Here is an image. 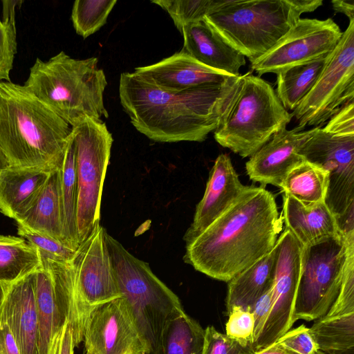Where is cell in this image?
<instances>
[{"label": "cell", "mask_w": 354, "mask_h": 354, "mask_svg": "<svg viewBox=\"0 0 354 354\" xmlns=\"http://www.w3.org/2000/svg\"><path fill=\"white\" fill-rule=\"evenodd\" d=\"M271 304L272 287L255 302L251 310L254 319L252 343L259 337L264 327L271 308Z\"/></svg>", "instance_id": "cell-41"}, {"label": "cell", "mask_w": 354, "mask_h": 354, "mask_svg": "<svg viewBox=\"0 0 354 354\" xmlns=\"http://www.w3.org/2000/svg\"><path fill=\"white\" fill-rule=\"evenodd\" d=\"M117 3L116 0H77L71 19L77 35L86 39L100 30Z\"/></svg>", "instance_id": "cell-32"}, {"label": "cell", "mask_w": 354, "mask_h": 354, "mask_svg": "<svg viewBox=\"0 0 354 354\" xmlns=\"http://www.w3.org/2000/svg\"><path fill=\"white\" fill-rule=\"evenodd\" d=\"M40 256L41 265L35 272L39 354H50L55 337L68 321L73 301L74 272L72 261Z\"/></svg>", "instance_id": "cell-14"}, {"label": "cell", "mask_w": 354, "mask_h": 354, "mask_svg": "<svg viewBox=\"0 0 354 354\" xmlns=\"http://www.w3.org/2000/svg\"><path fill=\"white\" fill-rule=\"evenodd\" d=\"M60 167L51 172L44 187L32 206L16 221L17 225L46 234L64 243Z\"/></svg>", "instance_id": "cell-24"}, {"label": "cell", "mask_w": 354, "mask_h": 354, "mask_svg": "<svg viewBox=\"0 0 354 354\" xmlns=\"http://www.w3.org/2000/svg\"><path fill=\"white\" fill-rule=\"evenodd\" d=\"M292 118L272 86L250 73L239 75L214 131L215 140L243 158L250 157Z\"/></svg>", "instance_id": "cell-5"}, {"label": "cell", "mask_w": 354, "mask_h": 354, "mask_svg": "<svg viewBox=\"0 0 354 354\" xmlns=\"http://www.w3.org/2000/svg\"><path fill=\"white\" fill-rule=\"evenodd\" d=\"M328 55L290 66L277 73L276 94L287 111H295L313 88Z\"/></svg>", "instance_id": "cell-26"}, {"label": "cell", "mask_w": 354, "mask_h": 354, "mask_svg": "<svg viewBox=\"0 0 354 354\" xmlns=\"http://www.w3.org/2000/svg\"><path fill=\"white\" fill-rule=\"evenodd\" d=\"M282 218L302 248L340 233L337 221L325 202L304 205L284 194Z\"/></svg>", "instance_id": "cell-23"}, {"label": "cell", "mask_w": 354, "mask_h": 354, "mask_svg": "<svg viewBox=\"0 0 354 354\" xmlns=\"http://www.w3.org/2000/svg\"><path fill=\"white\" fill-rule=\"evenodd\" d=\"M354 101V20L328 55L313 88L292 115L301 131L306 126L324 124L346 104Z\"/></svg>", "instance_id": "cell-12"}, {"label": "cell", "mask_w": 354, "mask_h": 354, "mask_svg": "<svg viewBox=\"0 0 354 354\" xmlns=\"http://www.w3.org/2000/svg\"><path fill=\"white\" fill-rule=\"evenodd\" d=\"M182 50L200 64L233 77L240 75L245 57L227 43L205 20L183 27Z\"/></svg>", "instance_id": "cell-21"}, {"label": "cell", "mask_w": 354, "mask_h": 354, "mask_svg": "<svg viewBox=\"0 0 354 354\" xmlns=\"http://www.w3.org/2000/svg\"><path fill=\"white\" fill-rule=\"evenodd\" d=\"M229 2L228 0H154L155 3L165 10L181 32L183 27L205 19Z\"/></svg>", "instance_id": "cell-33"}, {"label": "cell", "mask_w": 354, "mask_h": 354, "mask_svg": "<svg viewBox=\"0 0 354 354\" xmlns=\"http://www.w3.org/2000/svg\"><path fill=\"white\" fill-rule=\"evenodd\" d=\"M342 35L339 26L330 18H300L268 53L250 63V67L259 76L277 74L290 66L328 55Z\"/></svg>", "instance_id": "cell-15"}, {"label": "cell", "mask_w": 354, "mask_h": 354, "mask_svg": "<svg viewBox=\"0 0 354 354\" xmlns=\"http://www.w3.org/2000/svg\"><path fill=\"white\" fill-rule=\"evenodd\" d=\"M300 16L289 0H232L205 19L252 63L268 53Z\"/></svg>", "instance_id": "cell-7"}, {"label": "cell", "mask_w": 354, "mask_h": 354, "mask_svg": "<svg viewBox=\"0 0 354 354\" xmlns=\"http://www.w3.org/2000/svg\"><path fill=\"white\" fill-rule=\"evenodd\" d=\"M19 2L3 1V20H0V82H11L10 73L12 69L17 47L15 8Z\"/></svg>", "instance_id": "cell-34"}, {"label": "cell", "mask_w": 354, "mask_h": 354, "mask_svg": "<svg viewBox=\"0 0 354 354\" xmlns=\"http://www.w3.org/2000/svg\"><path fill=\"white\" fill-rule=\"evenodd\" d=\"M205 329L183 312L165 326L149 354H202Z\"/></svg>", "instance_id": "cell-27"}, {"label": "cell", "mask_w": 354, "mask_h": 354, "mask_svg": "<svg viewBox=\"0 0 354 354\" xmlns=\"http://www.w3.org/2000/svg\"><path fill=\"white\" fill-rule=\"evenodd\" d=\"M328 172L306 160L294 167L286 176L281 189L304 205L325 202Z\"/></svg>", "instance_id": "cell-29"}, {"label": "cell", "mask_w": 354, "mask_h": 354, "mask_svg": "<svg viewBox=\"0 0 354 354\" xmlns=\"http://www.w3.org/2000/svg\"><path fill=\"white\" fill-rule=\"evenodd\" d=\"M237 78L175 92L124 72L120 77L119 97L131 124L150 140L203 142L217 127Z\"/></svg>", "instance_id": "cell-2"}, {"label": "cell", "mask_w": 354, "mask_h": 354, "mask_svg": "<svg viewBox=\"0 0 354 354\" xmlns=\"http://www.w3.org/2000/svg\"><path fill=\"white\" fill-rule=\"evenodd\" d=\"M254 354H297L296 353L286 348L278 341L270 346L255 352Z\"/></svg>", "instance_id": "cell-46"}, {"label": "cell", "mask_w": 354, "mask_h": 354, "mask_svg": "<svg viewBox=\"0 0 354 354\" xmlns=\"http://www.w3.org/2000/svg\"><path fill=\"white\" fill-rule=\"evenodd\" d=\"M299 154L328 172L325 203L339 231L354 229V135H336L316 127Z\"/></svg>", "instance_id": "cell-11"}, {"label": "cell", "mask_w": 354, "mask_h": 354, "mask_svg": "<svg viewBox=\"0 0 354 354\" xmlns=\"http://www.w3.org/2000/svg\"><path fill=\"white\" fill-rule=\"evenodd\" d=\"M315 128L304 131L285 128L274 133L246 162L250 179L263 187L270 184L280 188L288 173L304 160L299 149Z\"/></svg>", "instance_id": "cell-17"}, {"label": "cell", "mask_w": 354, "mask_h": 354, "mask_svg": "<svg viewBox=\"0 0 354 354\" xmlns=\"http://www.w3.org/2000/svg\"><path fill=\"white\" fill-rule=\"evenodd\" d=\"M0 354H21L9 326L1 319H0Z\"/></svg>", "instance_id": "cell-43"}, {"label": "cell", "mask_w": 354, "mask_h": 354, "mask_svg": "<svg viewBox=\"0 0 354 354\" xmlns=\"http://www.w3.org/2000/svg\"><path fill=\"white\" fill-rule=\"evenodd\" d=\"M354 238L342 234L302 248L301 272L292 320L323 317L339 292Z\"/></svg>", "instance_id": "cell-8"}, {"label": "cell", "mask_w": 354, "mask_h": 354, "mask_svg": "<svg viewBox=\"0 0 354 354\" xmlns=\"http://www.w3.org/2000/svg\"><path fill=\"white\" fill-rule=\"evenodd\" d=\"M133 73L159 88L175 92L224 84L234 77L200 64L182 50L153 64L136 67Z\"/></svg>", "instance_id": "cell-20"}, {"label": "cell", "mask_w": 354, "mask_h": 354, "mask_svg": "<svg viewBox=\"0 0 354 354\" xmlns=\"http://www.w3.org/2000/svg\"><path fill=\"white\" fill-rule=\"evenodd\" d=\"M275 261L274 246L270 252L227 282V313L234 306L251 311L255 302L272 286Z\"/></svg>", "instance_id": "cell-25"}, {"label": "cell", "mask_w": 354, "mask_h": 354, "mask_svg": "<svg viewBox=\"0 0 354 354\" xmlns=\"http://www.w3.org/2000/svg\"><path fill=\"white\" fill-rule=\"evenodd\" d=\"M77 178L79 244L100 225L104 178L113 139L102 120L86 118L72 127Z\"/></svg>", "instance_id": "cell-9"}, {"label": "cell", "mask_w": 354, "mask_h": 354, "mask_svg": "<svg viewBox=\"0 0 354 354\" xmlns=\"http://www.w3.org/2000/svg\"><path fill=\"white\" fill-rule=\"evenodd\" d=\"M106 230L97 225L80 244L72 260L74 292L68 322L75 346L83 342L86 318L95 306L122 297L105 241Z\"/></svg>", "instance_id": "cell-10"}, {"label": "cell", "mask_w": 354, "mask_h": 354, "mask_svg": "<svg viewBox=\"0 0 354 354\" xmlns=\"http://www.w3.org/2000/svg\"><path fill=\"white\" fill-rule=\"evenodd\" d=\"M97 64V57L73 59L64 51L46 62L37 58L24 86L71 127L86 118H107L108 82Z\"/></svg>", "instance_id": "cell-4"}, {"label": "cell", "mask_w": 354, "mask_h": 354, "mask_svg": "<svg viewBox=\"0 0 354 354\" xmlns=\"http://www.w3.org/2000/svg\"><path fill=\"white\" fill-rule=\"evenodd\" d=\"M75 348L72 328L67 322L55 337L50 354H73Z\"/></svg>", "instance_id": "cell-42"}, {"label": "cell", "mask_w": 354, "mask_h": 354, "mask_svg": "<svg viewBox=\"0 0 354 354\" xmlns=\"http://www.w3.org/2000/svg\"><path fill=\"white\" fill-rule=\"evenodd\" d=\"M40 265L35 246L21 236L0 235V285L13 283Z\"/></svg>", "instance_id": "cell-28"}, {"label": "cell", "mask_w": 354, "mask_h": 354, "mask_svg": "<svg viewBox=\"0 0 354 354\" xmlns=\"http://www.w3.org/2000/svg\"><path fill=\"white\" fill-rule=\"evenodd\" d=\"M72 127L24 85L0 82V149L10 167L61 166Z\"/></svg>", "instance_id": "cell-3"}, {"label": "cell", "mask_w": 354, "mask_h": 354, "mask_svg": "<svg viewBox=\"0 0 354 354\" xmlns=\"http://www.w3.org/2000/svg\"><path fill=\"white\" fill-rule=\"evenodd\" d=\"M35 272L0 285V319L9 326L21 354H39Z\"/></svg>", "instance_id": "cell-18"}, {"label": "cell", "mask_w": 354, "mask_h": 354, "mask_svg": "<svg viewBox=\"0 0 354 354\" xmlns=\"http://www.w3.org/2000/svg\"><path fill=\"white\" fill-rule=\"evenodd\" d=\"M86 354H149L130 307L122 296L93 308L83 334Z\"/></svg>", "instance_id": "cell-16"}, {"label": "cell", "mask_w": 354, "mask_h": 354, "mask_svg": "<svg viewBox=\"0 0 354 354\" xmlns=\"http://www.w3.org/2000/svg\"><path fill=\"white\" fill-rule=\"evenodd\" d=\"M17 225L18 234L35 246L40 254L59 261L73 260L77 250L68 247L50 236L35 232L21 225Z\"/></svg>", "instance_id": "cell-35"}, {"label": "cell", "mask_w": 354, "mask_h": 354, "mask_svg": "<svg viewBox=\"0 0 354 354\" xmlns=\"http://www.w3.org/2000/svg\"><path fill=\"white\" fill-rule=\"evenodd\" d=\"M315 354H328V353H326L322 351H320V350H317V352L315 353Z\"/></svg>", "instance_id": "cell-48"}, {"label": "cell", "mask_w": 354, "mask_h": 354, "mask_svg": "<svg viewBox=\"0 0 354 354\" xmlns=\"http://www.w3.org/2000/svg\"><path fill=\"white\" fill-rule=\"evenodd\" d=\"M283 224L274 195L263 186H246L224 214L185 245L183 261L228 282L272 250Z\"/></svg>", "instance_id": "cell-1"}, {"label": "cell", "mask_w": 354, "mask_h": 354, "mask_svg": "<svg viewBox=\"0 0 354 354\" xmlns=\"http://www.w3.org/2000/svg\"><path fill=\"white\" fill-rule=\"evenodd\" d=\"M9 167H10V164H9L6 157L5 156V155L3 154V153L2 152V151L0 149V173L3 170L7 169Z\"/></svg>", "instance_id": "cell-47"}, {"label": "cell", "mask_w": 354, "mask_h": 354, "mask_svg": "<svg viewBox=\"0 0 354 354\" xmlns=\"http://www.w3.org/2000/svg\"><path fill=\"white\" fill-rule=\"evenodd\" d=\"M309 330L318 350L328 354H353L354 313L334 316L324 315Z\"/></svg>", "instance_id": "cell-31"}, {"label": "cell", "mask_w": 354, "mask_h": 354, "mask_svg": "<svg viewBox=\"0 0 354 354\" xmlns=\"http://www.w3.org/2000/svg\"><path fill=\"white\" fill-rule=\"evenodd\" d=\"M250 346H245L218 331L214 326L205 329L202 354H254Z\"/></svg>", "instance_id": "cell-38"}, {"label": "cell", "mask_w": 354, "mask_h": 354, "mask_svg": "<svg viewBox=\"0 0 354 354\" xmlns=\"http://www.w3.org/2000/svg\"><path fill=\"white\" fill-rule=\"evenodd\" d=\"M354 313V246L350 248L342 283L337 298L331 305L327 316L347 315Z\"/></svg>", "instance_id": "cell-36"}, {"label": "cell", "mask_w": 354, "mask_h": 354, "mask_svg": "<svg viewBox=\"0 0 354 354\" xmlns=\"http://www.w3.org/2000/svg\"><path fill=\"white\" fill-rule=\"evenodd\" d=\"M275 249L271 308L260 335L251 346L254 352L277 342L294 324L292 315L301 272L302 246L285 228L277 239Z\"/></svg>", "instance_id": "cell-13"}, {"label": "cell", "mask_w": 354, "mask_h": 354, "mask_svg": "<svg viewBox=\"0 0 354 354\" xmlns=\"http://www.w3.org/2000/svg\"><path fill=\"white\" fill-rule=\"evenodd\" d=\"M278 342L297 354H315L318 350L309 328L304 324L288 330Z\"/></svg>", "instance_id": "cell-39"}, {"label": "cell", "mask_w": 354, "mask_h": 354, "mask_svg": "<svg viewBox=\"0 0 354 354\" xmlns=\"http://www.w3.org/2000/svg\"><path fill=\"white\" fill-rule=\"evenodd\" d=\"M227 314L229 317L225 324V334L243 345L251 346L254 330L252 313L234 306Z\"/></svg>", "instance_id": "cell-37"}, {"label": "cell", "mask_w": 354, "mask_h": 354, "mask_svg": "<svg viewBox=\"0 0 354 354\" xmlns=\"http://www.w3.org/2000/svg\"><path fill=\"white\" fill-rule=\"evenodd\" d=\"M323 129L332 134L354 135V101L335 113Z\"/></svg>", "instance_id": "cell-40"}, {"label": "cell", "mask_w": 354, "mask_h": 354, "mask_svg": "<svg viewBox=\"0 0 354 354\" xmlns=\"http://www.w3.org/2000/svg\"><path fill=\"white\" fill-rule=\"evenodd\" d=\"M60 185L63 241L68 247L77 250L80 244L76 224L77 178L75 149L73 131L60 167Z\"/></svg>", "instance_id": "cell-30"}, {"label": "cell", "mask_w": 354, "mask_h": 354, "mask_svg": "<svg viewBox=\"0 0 354 354\" xmlns=\"http://www.w3.org/2000/svg\"><path fill=\"white\" fill-rule=\"evenodd\" d=\"M289 2L300 15L313 12L323 4L322 0H289Z\"/></svg>", "instance_id": "cell-44"}, {"label": "cell", "mask_w": 354, "mask_h": 354, "mask_svg": "<svg viewBox=\"0 0 354 354\" xmlns=\"http://www.w3.org/2000/svg\"><path fill=\"white\" fill-rule=\"evenodd\" d=\"M104 238L120 292L149 354L166 324L184 312L181 302L153 273L147 263L129 252L106 230Z\"/></svg>", "instance_id": "cell-6"}, {"label": "cell", "mask_w": 354, "mask_h": 354, "mask_svg": "<svg viewBox=\"0 0 354 354\" xmlns=\"http://www.w3.org/2000/svg\"><path fill=\"white\" fill-rule=\"evenodd\" d=\"M332 7L335 12L344 14L349 20H354V1L353 0H333Z\"/></svg>", "instance_id": "cell-45"}, {"label": "cell", "mask_w": 354, "mask_h": 354, "mask_svg": "<svg viewBox=\"0 0 354 354\" xmlns=\"http://www.w3.org/2000/svg\"><path fill=\"white\" fill-rule=\"evenodd\" d=\"M245 187L241 183L230 156L220 154L210 171L204 195L196 205L193 221L183 236L185 245L224 214Z\"/></svg>", "instance_id": "cell-19"}, {"label": "cell", "mask_w": 354, "mask_h": 354, "mask_svg": "<svg viewBox=\"0 0 354 354\" xmlns=\"http://www.w3.org/2000/svg\"><path fill=\"white\" fill-rule=\"evenodd\" d=\"M60 166L9 167L0 173V211L15 221L33 204L51 172Z\"/></svg>", "instance_id": "cell-22"}]
</instances>
